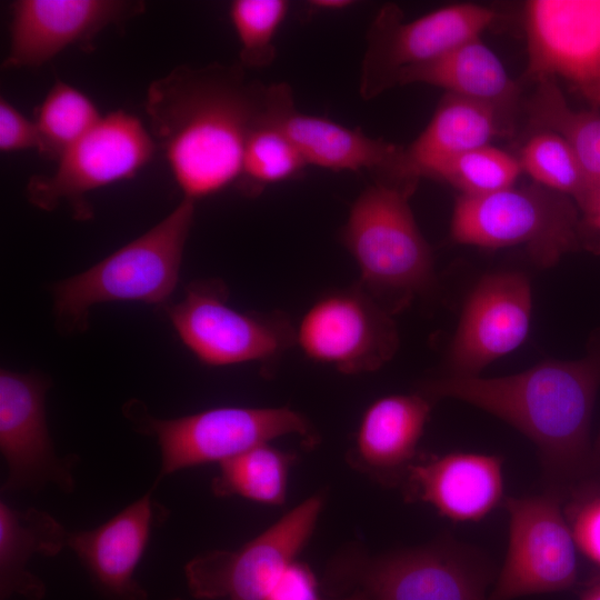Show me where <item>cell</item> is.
I'll return each instance as SVG.
<instances>
[{
    "instance_id": "cell-1",
    "label": "cell",
    "mask_w": 600,
    "mask_h": 600,
    "mask_svg": "<svg viewBox=\"0 0 600 600\" xmlns=\"http://www.w3.org/2000/svg\"><path fill=\"white\" fill-rule=\"evenodd\" d=\"M268 99L269 84L248 79L239 62L178 66L150 83L149 131L183 198L196 202L236 186Z\"/></svg>"
},
{
    "instance_id": "cell-2",
    "label": "cell",
    "mask_w": 600,
    "mask_h": 600,
    "mask_svg": "<svg viewBox=\"0 0 600 600\" xmlns=\"http://www.w3.org/2000/svg\"><path fill=\"white\" fill-rule=\"evenodd\" d=\"M577 360H546L497 378L451 376L423 382L431 401L467 402L509 423L536 446L547 491H566L599 469L591 422L600 389V328Z\"/></svg>"
},
{
    "instance_id": "cell-3",
    "label": "cell",
    "mask_w": 600,
    "mask_h": 600,
    "mask_svg": "<svg viewBox=\"0 0 600 600\" xmlns=\"http://www.w3.org/2000/svg\"><path fill=\"white\" fill-rule=\"evenodd\" d=\"M416 186L374 180L353 201L341 231L359 268V286L390 314L437 283L430 244L409 202Z\"/></svg>"
},
{
    "instance_id": "cell-4",
    "label": "cell",
    "mask_w": 600,
    "mask_h": 600,
    "mask_svg": "<svg viewBox=\"0 0 600 600\" xmlns=\"http://www.w3.org/2000/svg\"><path fill=\"white\" fill-rule=\"evenodd\" d=\"M489 559L449 534L422 546L368 556L352 549L328 566L330 592L353 589L369 600H489Z\"/></svg>"
},
{
    "instance_id": "cell-5",
    "label": "cell",
    "mask_w": 600,
    "mask_h": 600,
    "mask_svg": "<svg viewBox=\"0 0 600 600\" xmlns=\"http://www.w3.org/2000/svg\"><path fill=\"white\" fill-rule=\"evenodd\" d=\"M196 202L183 200L159 223L88 270L52 286L54 312L66 331L83 330L101 302L158 304L174 291Z\"/></svg>"
},
{
    "instance_id": "cell-6",
    "label": "cell",
    "mask_w": 600,
    "mask_h": 600,
    "mask_svg": "<svg viewBox=\"0 0 600 600\" xmlns=\"http://www.w3.org/2000/svg\"><path fill=\"white\" fill-rule=\"evenodd\" d=\"M450 237L457 243L487 249L522 247L542 268L557 264L570 252L588 250L576 202L534 182L483 196L460 194Z\"/></svg>"
},
{
    "instance_id": "cell-7",
    "label": "cell",
    "mask_w": 600,
    "mask_h": 600,
    "mask_svg": "<svg viewBox=\"0 0 600 600\" xmlns=\"http://www.w3.org/2000/svg\"><path fill=\"white\" fill-rule=\"evenodd\" d=\"M127 416L137 430L156 438L161 467L154 484L179 470L238 456L279 437L313 439L308 419L287 407H218L173 419H158L139 402Z\"/></svg>"
},
{
    "instance_id": "cell-8",
    "label": "cell",
    "mask_w": 600,
    "mask_h": 600,
    "mask_svg": "<svg viewBox=\"0 0 600 600\" xmlns=\"http://www.w3.org/2000/svg\"><path fill=\"white\" fill-rule=\"evenodd\" d=\"M167 312L181 341L208 366H270L296 344L288 317L234 309L218 280L189 283L184 298Z\"/></svg>"
},
{
    "instance_id": "cell-9",
    "label": "cell",
    "mask_w": 600,
    "mask_h": 600,
    "mask_svg": "<svg viewBox=\"0 0 600 600\" xmlns=\"http://www.w3.org/2000/svg\"><path fill=\"white\" fill-rule=\"evenodd\" d=\"M156 148L140 119L123 110L109 112L59 158L53 173L30 178L27 198L46 211L67 202L76 219L86 220L92 214L86 194L134 177Z\"/></svg>"
},
{
    "instance_id": "cell-10",
    "label": "cell",
    "mask_w": 600,
    "mask_h": 600,
    "mask_svg": "<svg viewBox=\"0 0 600 600\" xmlns=\"http://www.w3.org/2000/svg\"><path fill=\"white\" fill-rule=\"evenodd\" d=\"M507 553L489 600L553 593L578 587V549L562 510V498L542 493L506 498Z\"/></svg>"
},
{
    "instance_id": "cell-11",
    "label": "cell",
    "mask_w": 600,
    "mask_h": 600,
    "mask_svg": "<svg viewBox=\"0 0 600 600\" xmlns=\"http://www.w3.org/2000/svg\"><path fill=\"white\" fill-rule=\"evenodd\" d=\"M322 507L323 498L312 496L241 548L191 559L184 566L190 593L197 599L269 600L311 538Z\"/></svg>"
},
{
    "instance_id": "cell-12",
    "label": "cell",
    "mask_w": 600,
    "mask_h": 600,
    "mask_svg": "<svg viewBox=\"0 0 600 600\" xmlns=\"http://www.w3.org/2000/svg\"><path fill=\"white\" fill-rule=\"evenodd\" d=\"M494 17L492 10L480 4L453 3L404 21L398 6H383L368 30L360 96L366 100L378 97L396 86L401 71L480 37Z\"/></svg>"
},
{
    "instance_id": "cell-13",
    "label": "cell",
    "mask_w": 600,
    "mask_h": 600,
    "mask_svg": "<svg viewBox=\"0 0 600 600\" xmlns=\"http://www.w3.org/2000/svg\"><path fill=\"white\" fill-rule=\"evenodd\" d=\"M356 283L320 296L296 328V344L310 360L344 374L372 372L397 352V326Z\"/></svg>"
},
{
    "instance_id": "cell-14",
    "label": "cell",
    "mask_w": 600,
    "mask_h": 600,
    "mask_svg": "<svg viewBox=\"0 0 600 600\" xmlns=\"http://www.w3.org/2000/svg\"><path fill=\"white\" fill-rule=\"evenodd\" d=\"M49 381L36 373L0 372V450L8 468L4 491H37L54 483L74 489L76 456L59 458L46 420Z\"/></svg>"
},
{
    "instance_id": "cell-15",
    "label": "cell",
    "mask_w": 600,
    "mask_h": 600,
    "mask_svg": "<svg viewBox=\"0 0 600 600\" xmlns=\"http://www.w3.org/2000/svg\"><path fill=\"white\" fill-rule=\"evenodd\" d=\"M532 314L529 279L518 271L487 273L466 298L448 351L451 376H479L527 338Z\"/></svg>"
},
{
    "instance_id": "cell-16",
    "label": "cell",
    "mask_w": 600,
    "mask_h": 600,
    "mask_svg": "<svg viewBox=\"0 0 600 600\" xmlns=\"http://www.w3.org/2000/svg\"><path fill=\"white\" fill-rule=\"evenodd\" d=\"M263 121L276 126L298 148L308 166L332 171H369L374 180L418 182L404 148L372 138L328 118L303 113L294 106L291 87L269 84Z\"/></svg>"
},
{
    "instance_id": "cell-17",
    "label": "cell",
    "mask_w": 600,
    "mask_h": 600,
    "mask_svg": "<svg viewBox=\"0 0 600 600\" xmlns=\"http://www.w3.org/2000/svg\"><path fill=\"white\" fill-rule=\"evenodd\" d=\"M143 10L139 1L17 0L3 68L41 67L68 47L87 46L107 27Z\"/></svg>"
},
{
    "instance_id": "cell-18",
    "label": "cell",
    "mask_w": 600,
    "mask_h": 600,
    "mask_svg": "<svg viewBox=\"0 0 600 600\" xmlns=\"http://www.w3.org/2000/svg\"><path fill=\"white\" fill-rule=\"evenodd\" d=\"M524 26L531 77L577 88L600 79V0H530Z\"/></svg>"
},
{
    "instance_id": "cell-19",
    "label": "cell",
    "mask_w": 600,
    "mask_h": 600,
    "mask_svg": "<svg viewBox=\"0 0 600 600\" xmlns=\"http://www.w3.org/2000/svg\"><path fill=\"white\" fill-rule=\"evenodd\" d=\"M156 487L97 528L69 533L67 546L106 600H149L146 589L134 579V571L152 527L167 516L152 500Z\"/></svg>"
},
{
    "instance_id": "cell-20",
    "label": "cell",
    "mask_w": 600,
    "mask_h": 600,
    "mask_svg": "<svg viewBox=\"0 0 600 600\" xmlns=\"http://www.w3.org/2000/svg\"><path fill=\"white\" fill-rule=\"evenodd\" d=\"M503 459L452 451L418 459L402 488L408 501H421L457 522H476L504 503Z\"/></svg>"
},
{
    "instance_id": "cell-21",
    "label": "cell",
    "mask_w": 600,
    "mask_h": 600,
    "mask_svg": "<svg viewBox=\"0 0 600 600\" xmlns=\"http://www.w3.org/2000/svg\"><path fill=\"white\" fill-rule=\"evenodd\" d=\"M431 406L432 401L421 392L374 400L361 417L351 464L384 484H402L418 460Z\"/></svg>"
},
{
    "instance_id": "cell-22",
    "label": "cell",
    "mask_w": 600,
    "mask_h": 600,
    "mask_svg": "<svg viewBox=\"0 0 600 600\" xmlns=\"http://www.w3.org/2000/svg\"><path fill=\"white\" fill-rule=\"evenodd\" d=\"M503 113L496 106L446 92L427 127L404 148L410 169L420 178L441 161L491 144L507 132Z\"/></svg>"
},
{
    "instance_id": "cell-23",
    "label": "cell",
    "mask_w": 600,
    "mask_h": 600,
    "mask_svg": "<svg viewBox=\"0 0 600 600\" xmlns=\"http://www.w3.org/2000/svg\"><path fill=\"white\" fill-rule=\"evenodd\" d=\"M423 83L506 111L519 96L499 57L481 40L470 39L434 60L401 71L396 86Z\"/></svg>"
},
{
    "instance_id": "cell-24",
    "label": "cell",
    "mask_w": 600,
    "mask_h": 600,
    "mask_svg": "<svg viewBox=\"0 0 600 600\" xmlns=\"http://www.w3.org/2000/svg\"><path fill=\"white\" fill-rule=\"evenodd\" d=\"M69 532L51 514L36 508L18 510L0 502L1 600L19 594L42 600L46 584L27 568L34 554L53 557L68 544Z\"/></svg>"
},
{
    "instance_id": "cell-25",
    "label": "cell",
    "mask_w": 600,
    "mask_h": 600,
    "mask_svg": "<svg viewBox=\"0 0 600 600\" xmlns=\"http://www.w3.org/2000/svg\"><path fill=\"white\" fill-rule=\"evenodd\" d=\"M538 82L530 103L532 120L561 136L573 150L589 187L587 204L600 191V113L571 108L554 79Z\"/></svg>"
},
{
    "instance_id": "cell-26",
    "label": "cell",
    "mask_w": 600,
    "mask_h": 600,
    "mask_svg": "<svg viewBox=\"0 0 600 600\" xmlns=\"http://www.w3.org/2000/svg\"><path fill=\"white\" fill-rule=\"evenodd\" d=\"M294 460V454L269 443L253 447L218 463L211 490L220 498L237 496L269 506L283 504Z\"/></svg>"
},
{
    "instance_id": "cell-27",
    "label": "cell",
    "mask_w": 600,
    "mask_h": 600,
    "mask_svg": "<svg viewBox=\"0 0 600 600\" xmlns=\"http://www.w3.org/2000/svg\"><path fill=\"white\" fill-rule=\"evenodd\" d=\"M96 104L80 90L57 80L36 110L38 152L50 160L59 158L101 119Z\"/></svg>"
},
{
    "instance_id": "cell-28",
    "label": "cell",
    "mask_w": 600,
    "mask_h": 600,
    "mask_svg": "<svg viewBox=\"0 0 600 600\" xmlns=\"http://www.w3.org/2000/svg\"><path fill=\"white\" fill-rule=\"evenodd\" d=\"M307 166L292 141L262 119L249 134L234 187L243 196L254 198L268 187L297 177Z\"/></svg>"
},
{
    "instance_id": "cell-29",
    "label": "cell",
    "mask_w": 600,
    "mask_h": 600,
    "mask_svg": "<svg viewBox=\"0 0 600 600\" xmlns=\"http://www.w3.org/2000/svg\"><path fill=\"white\" fill-rule=\"evenodd\" d=\"M518 160L534 183L569 197L579 210L586 204L589 187L584 173L571 147L558 133L541 129L532 134Z\"/></svg>"
},
{
    "instance_id": "cell-30",
    "label": "cell",
    "mask_w": 600,
    "mask_h": 600,
    "mask_svg": "<svg viewBox=\"0 0 600 600\" xmlns=\"http://www.w3.org/2000/svg\"><path fill=\"white\" fill-rule=\"evenodd\" d=\"M521 172L517 157L489 144L441 161L427 176L450 183L462 196H483L513 186Z\"/></svg>"
},
{
    "instance_id": "cell-31",
    "label": "cell",
    "mask_w": 600,
    "mask_h": 600,
    "mask_svg": "<svg viewBox=\"0 0 600 600\" xmlns=\"http://www.w3.org/2000/svg\"><path fill=\"white\" fill-rule=\"evenodd\" d=\"M289 7L286 0H233L230 3L229 19L240 43L242 68L261 69L274 61L276 36Z\"/></svg>"
},
{
    "instance_id": "cell-32",
    "label": "cell",
    "mask_w": 600,
    "mask_h": 600,
    "mask_svg": "<svg viewBox=\"0 0 600 600\" xmlns=\"http://www.w3.org/2000/svg\"><path fill=\"white\" fill-rule=\"evenodd\" d=\"M562 510L578 551L600 570V468L566 491Z\"/></svg>"
},
{
    "instance_id": "cell-33",
    "label": "cell",
    "mask_w": 600,
    "mask_h": 600,
    "mask_svg": "<svg viewBox=\"0 0 600 600\" xmlns=\"http://www.w3.org/2000/svg\"><path fill=\"white\" fill-rule=\"evenodd\" d=\"M39 148L34 121L28 119L6 98L0 99V150L13 152Z\"/></svg>"
},
{
    "instance_id": "cell-34",
    "label": "cell",
    "mask_w": 600,
    "mask_h": 600,
    "mask_svg": "<svg viewBox=\"0 0 600 600\" xmlns=\"http://www.w3.org/2000/svg\"><path fill=\"white\" fill-rule=\"evenodd\" d=\"M317 581L310 569L293 562L284 572L269 600H318Z\"/></svg>"
},
{
    "instance_id": "cell-35",
    "label": "cell",
    "mask_w": 600,
    "mask_h": 600,
    "mask_svg": "<svg viewBox=\"0 0 600 600\" xmlns=\"http://www.w3.org/2000/svg\"><path fill=\"white\" fill-rule=\"evenodd\" d=\"M588 250L600 253V191L580 210Z\"/></svg>"
},
{
    "instance_id": "cell-36",
    "label": "cell",
    "mask_w": 600,
    "mask_h": 600,
    "mask_svg": "<svg viewBox=\"0 0 600 600\" xmlns=\"http://www.w3.org/2000/svg\"><path fill=\"white\" fill-rule=\"evenodd\" d=\"M579 600H600V570L596 569L578 587Z\"/></svg>"
},
{
    "instance_id": "cell-37",
    "label": "cell",
    "mask_w": 600,
    "mask_h": 600,
    "mask_svg": "<svg viewBox=\"0 0 600 600\" xmlns=\"http://www.w3.org/2000/svg\"><path fill=\"white\" fill-rule=\"evenodd\" d=\"M351 0H311L308 2L311 12H337L353 6Z\"/></svg>"
},
{
    "instance_id": "cell-38",
    "label": "cell",
    "mask_w": 600,
    "mask_h": 600,
    "mask_svg": "<svg viewBox=\"0 0 600 600\" xmlns=\"http://www.w3.org/2000/svg\"><path fill=\"white\" fill-rule=\"evenodd\" d=\"M578 89L588 101L600 108V79L589 84L579 87Z\"/></svg>"
},
{
    "instance_id": "cell-39",
    "label": "cell",
    "mask_w": 600,
    "mask_h": 600,
    "mask_svg": "<svg viewBox=\"0 0 600 600\" xmlns=\"http://www.w3.org/2000/svg\"><path fill=\"white\" fill-rule=\"evenodd\" d=\"M341 600H369V598L360 591H354L350 597L341 599Z\"/></svg>"
},
{
    "instance_id": "cell-40",
    "label": "cell",
    "mask_w": 600,
    "mask_h": 600,
    "mask_svg": "<svg viewBox=\"0 0 600 600\" xmlns=\"http://www.w3.org/2000/svg\"><path fill=\"white\" fill-rule=\"evenodd\" d=\"M593 448H594L596 459H597L598 466L600 468V432H599L596 441L593 442Z\"/></svg>"
}]
</instances>
